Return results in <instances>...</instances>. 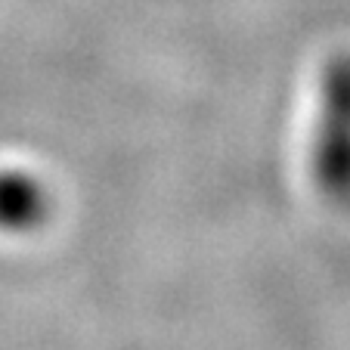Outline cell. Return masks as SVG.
<instances>
[{"instance_id":"obj_1","label":"cell","mask_w":350,"mask_h":350,"mask_svg":"<svg viewBox=\"0 0 350 350\" xmlns=\"http://www.w3.org/2000/svg\"><path fill=\"white\" fill-rule=\"evenodd\" d=\"M317 183L329 196H350V66L338 62L325 78L323 118L313 146Z\"/></svg>"},{"instance_id":"obj_2","label":"cell","mask_w":350,"mask_h":350,"mask_svg":"<svg viewBox=\"0 0 350 350\" xmlns=\"http://www.w3.org/2000/svg\"><path fill=\"white\" fill-rule=\"evenodd\" d=\"M50 211L46 189L25 171H0V230L28 232Z\"/></svg>"}]
</instances>
